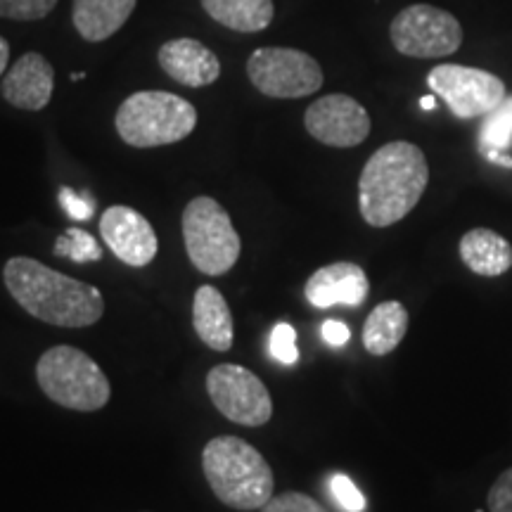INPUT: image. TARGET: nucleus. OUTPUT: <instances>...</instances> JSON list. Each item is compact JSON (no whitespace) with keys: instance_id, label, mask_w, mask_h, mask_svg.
I'll return each instance as SVG.
<instances>
[{"instance_id":"f257e3e1","label":"nucleus","mask_w":512,"mask_h":512,"mask_svg":"<svg viewBox=\"0 0 512 512\" xmlns=\"http://www.w3.org/2000/svg\"><path fill=\"white\" fill-rule=\"evenodd\" d=\"M3 283L29 316L55 328H88L105 313V297L98 287L69 278L31 256H12L3 268Z\"/></svg>"},{"instance_id":"f03ea898","label":"nucleus","mask_w":512,"mask_h":512,"mask_svg":"<svg viewBox=\"0 0 512 512\" xmlns=\"http://www.w3.org/2000/svg\"><path fill=\"white\" fill-rule=\"evenodd\" d=\"M430 164L425 152L408 140H394L373 152L358 178V209L373 228H389L406 219L425 195Z\"/></svg>"},{"instance_id":"7ed1b4c3","label":"nucleus","mask_w":512,"mask_h":512,"mask_svg":"<svg viewBox=\"0 0 512 512\" xmlns=\"http://www.w3.org/2000/svg\"><path fill=\"white\" fill-rule=\"evenodd\" d=\"M202 472L214 496L233 510H261L273 498L275 477L271 465L259 448L233 434L207 441L202 451Z\"/></svg>"},{"instance_id":"20e7f679","label":"nucleus","mask_w":512,"mask_h":512,"mask_svg":"<svg viewBox=\"0 0 512 512\" xmlns=\"http://www.w3.org/2000/svg\"><path fill=\"white\" fill-rule=\"evenodd\" d=\"M114 126L119 138L138 150L174 145L195 131L197 110L176 93L140 91L121 102Z\"/></svg>"},{"instance_id":"39448f33","label":"nucleus","mask_w":512,"mask_h":512,"mask_svg":"<svg viewBox=\"0 0 512 512\" xmlns=\"http://www.w3.org/2000/svg\"><path fill=\"white\" fill-rule=\"evenodd\" d=\"M36 382L57 406L95 413L112 399V387L102 368L86 351L60 344L50 347L36 363Z\"/></svg>"},{"instance_id":"423d86ee","label":"nucleus","mask_w":512,"mask_h":512,"mask_svg":"<svg viewBox=\"0 0 512 512\" xmlns=\"http://www.w3.org/2000/svg\"><path fill=\"white\" fill-rule=\"evenodd\" d=\"M183 242L190 264L204 275H226L242 252L240 233L214 197L200 195L183 209Z\"/></svg>"},{"instance_id":"0eeeda50","label":"nucleus","mask_w":512,"mask_h":512,"mask_svg":"<svg viewBox=\"0 0 512 512\" xmlns=\"http://www.w3.org/2000/svg\"><path fill=\"white\" fill-rule=\"evenodd\" d=\"M247 76L252 86L266 98L297 100L320 91L323 69L304 50L259 48L247 60Z\"/></svg>"},{"instance_id":"6e6552de","label":"nucleus","mask_w":512,"mask_h":512,"mask_svg":"<svg viewBox=\"0 0 512 512\" xmlns=\"http://www.w3.org/2000/svg\"><path fill=\"white\" fill-rule=\"evenodd\" d=\"M394 48L415 60H432L458 53L463 46V27L451 12L418 3L408 5L392 19L389 27Z\"/></svg>"},{"instance_id":"1a4fd4ad","label":"nucleus","mask_w":512,"mask_h":512,"mask_svg":"<svg viewBox=\"0 0 512 512\" xmlns=\"http://www.w3.org/2000/svg\"><path fill=\"white\" fill-rule=\"evenodd\" d=\"M207 394L223 418L242 427H261L273 418L266 384L238 363H221L207 373Z\"/></svg>"},{"instance_id":"9d476101","label":"nucleus","mask_w":512,"mask_h":512,"mask_svg":"<svg viewBox=\"0 0 512 512\" xmlns=\"http://www.w3.org/2000/svg\"><path fill=\"white\" fill-rule=\"evenodd\" d=\"M427 86L446 102L458 119L486 117L505 95V83L496 74L463 64H439L427 74Z\"/></svg>"},{"instance_id":"9b49d317","label":"nucleus","mask_w":512,"mask_h":512,"mask_svg":"<svg viewBox=\"0 0 512 512\" xmlns=\"http://www.w3.org/2000/svg\"><path fill=\"white\" fill-rule=\"evenodd\" d=\"M311 138L328 147H356L370 136V114L361 102L344 93L323 95L304 114Z\"/></svg>"},{"instance_id":"f8f14e48","label":"nucleus","mask_w":512,"mask_h":512,"mask_svg":"<svg viewBox=\"0 0 512 512\" xmlns=\"http://www.w3.org/2000/svg\"><path fill=\"white\" fill-rule=\"evenodd\" d=\"M100 235L110 252L131 268H145L155 261L159 252V240L152 223L124 204H114L102 214Z\"/></svg>"},{"instance_id":"ddd939ff","label":"nucleus","mask_w":512,"mask_h":512,"mask_svg":"<svg viewBox=\"0 0 512 512\" xmlns=\"http://www.w3.org/2000/svg\"><path fill=\"white\" fill-rule=\"evenodd\" d=\"M370 292L368 275L358 264L351 261H335V264L318 268L306 280V302L316 309H332V306H361Z\"/></svg>"},{"instance_id":"4468645a","label":"nucleus","mask_w":512,"mask_h":512,"mask_svg":"<svg viewBox=\"0 0 512 512\" xmlns=\"http://www.w3.org/2000/svg\"><path fill=\"white\" fill-rule=\"evenodd\" d=\"M3 98L24 112H41L55 91V69L41 53H24L3 76Z\"/></svg>"},{"instance_id":"2eb2a0df","label":"nucleus","mask_w":512,"mask_h":512,"mask_svg":"<svg viewBox=\"0 0 512 512\" xmlns=\"http://www.w3.org/2000/svg\"><path fill=\"white\" fill-rule=\"evenodd\" d=\"M159 67L166 76L188 88H204L219 81L221 62L214 50L195 38H174L159 48Z\"/></svg>"},{"instance_id":"dca6fc26","label":"nucleus","mask_w":512,"mask_h":512,"mask_svg":"<svg viewBox=\"0 0 512 512\" xmlns=\"http://www.w3.org/2000/svg\"><path fill=\"white\" fill-rule=\"evenodd\" d=\"M192 328L204 347L214 351H230L235 339L233 313L221 290L211 285L197 287L192 299Z\"/></svg>"},{"instance_id":"f3484780","label":"nucleus","mask_w":512,"mask_h":512,"mask_svg":"<svg viewBox=\"0 0 512 512\" xmlns=\"http://www.w3.org/2000/svg\"><path fill=\"white\" fill-rule=\"evenodd\" d=\"M460 259L472 273L498 278L512 268V245L491 228H472L460 238Z\"/></svg>"},{"instance_id":"a211bd4d","label":"nucleus","mask_w":512,"mask_h":512,"mask_svg":"<svg viewBox=\"0 0 512 512\" xmlns=\"http://www.w3.org/2000/svg\"><path fill=\"white\" fill-rule=\"evenodd\" d=\"M138 0H74L72 22L81 38L91 43L107 41L124 27Z\"/></svg>"},{"instance_id":"6ab92c4d","label":"nucleus","mask_w":512,"mask_h":512,"mask_svg":"<svg viewBox=\"0 0 512 512\" xmlns=\"http://www.w3.org/2000/svg\"><path fill=\"white\" fill-rule=\"evenodd\" d=\"M408 323L411 316L401 302L377 304L363 325V347L373 356L392 354L406 337Z\"/></svg>"},{"instance_id":"aec40b11","label":"nucleus","mask_w":512,"mask_h":512,"mask_svg":"<svg viewBox=\"0 0 512 512\" xmlns=\"http://www.w3.org/2000/svg\"><path fill=\"white\" fill-rule=\"evenodd\" d=\"M202 8L221 27L240 34L264 31L275 17L273 0H202Z\"/></svg>"},{"instance_id":"412c9836","label":"nucleus","mask_w":512,"mask_h":512,"mask_svg":"<svg viewBox=\"0 0 512 512\" xmlns=\"http://www.w3.org/2000/svg\"><path fill=\"white\" fill-rule=\"evenodd\" d=\"M512 145V95L505 98L494 112L486 114L479 136V150L486 152H503Z\"/></svg>"},{"instance_id":"4be33fe9","label":"nucleus","mask_w":512,"mask_h":512,"mask_svg":"<svg viewBox=\"0 0 512 512\" xmlns=\"http://www.w3.org/2000/svg\"><path fill=\"white\" fill-rule=\"evenodd\" d=\"M55 256L74 261V264H88V261L102 259V247L86 230L69 228L55 240Z\"/></svg>"},{"instance_id":"5701e85b","label":"nucleus","mask_w":512,"mask_h":512,"mask_svg":"<svg viewBox=\"0 0 512 512\" xmlns=\"http://www.w3.org/2000/svg\"><path fill=\"white\" fill-rule=\"evenodd\" d=\"M57 0H0V17L15 22H38L55 10Z\"/></svg>"},{"instance_id":"b1692460","label":"nucleus","mask_w":512,"mask_h":512,"mask_svg":"<svg viewBox=\"0 0 512 512\" xmlns=\"http://www.w3.org/2000/svg\"><path fill=\"white\" fill-rule=\"evenodd\" d=\"M271 354L283 366H294L299 361L297 332L290 323H278L271 332Z\"/></svg>"},{"instance_id":"393cba45","label":"nucleus","mask_w":512,"mask_h":512,"mask_svg":"<svg viewBox=\"0 0 512 512\" xmlns=\"http://www.w3.org/2000/svg\"><path fill=\"white\" fill-rule=\"evenodd\" d=\"M259 512H328L316 498L302 494V491H285L273 496Z\"/></svg>"},{"instance_id":"a878e982","label":"nucleus","mask_w":512,"mask_h":512,"mask_svg":"<svg viewBox=\"0 0 512 512\" xmlns=\"http://www.w3.org/2000/svg\"><path fill=\"white\" fill-rule=\"evenodd\" d=\"M330 489H332V496H335V501L347 512H363V508H366V498H363L361 491H358V486L351 482L347 475L332 477Z\"/></svg>"},{"instance_id":"bb28decb","label":"nucleus","mask_w":512,"mask_h":512,"mask_svg":"<svg viewBox=\"0 0 512 512\" xmlns=\"http://www.w3.org/2000/svg\"><path fill=\"white\" fill-rule=\"evenodd\" d=\"M489 510L491 512H512V467L501 472L489 489Z\"/></svg>"},{"instance_id":"cd10ccee","label":"nucleus","mask_w":512,"mask_h":512,"mask_svg":"<svg viewBox=\"0 0 512 512\" xmlns=\"http://www.w3.org/2000/svg\"><path fill=\"white\" fill-rule=\"evenodd\" d=\"M60 204H62V209L76 221H88L93 216V209H95V202L91 200V197L76 195V192L69 188L60 190Z\"/></svg>"},{"instance_id":"c85d7f7f","label":"nucleus","mask_w":512,"mask_h":512,"mask_svg":"<svg viewBox=\"0 0 512 512\" xmlns=\"http://www.w3.org/2000/svg\"><path fill=\"white\" fill-rule=\"evenodd\" d=\"M320 335H323L325 344H330V347H344L351 339V330L342 320H325L323 328H320Z\"/></svg>"},{"instance_id":"c756f323","label":"nucleus","mask_w":512,"mask_h":512,"mask_svg":"<svg viewBox=\"0 0 512 512\" xmlns=\"http://www.w3.org/2000/svg\"><path fill=\"white\" fill-rule=\"evenodd\" d=\"M8 62H10V43L0 36V76H3L5 69H8Z\"/></svg>"},{"instance_id":"7c9ffc66","label":"nucleus","mask_w":512,"mask_h":512,"mask_svg":"<svg viewBox=\"0 0 512 512\" xmlns=\"http://www.w3.org/2000/svg\"><path fill=\"white\" fill-rule=\"evenodd\" d=\"M486 159H489V162H494V164H498V166H505V169H512V157H508V155H503V152H486L484 155Z\"/></svg>"},{"instance_id":"2f4dec72","label":"nucleus","mask_w":512,"mask_h":512,"mask_svg":"<svg viewBox=\"0 0 512 512\" xmlns=\"http://www.w3.org/2000/svg\"><path fill=\"white\" fill-rule=\"evenodd\" d=\"M420 107H422V110H434V107H437V100H434V95H427V98H422Z\"/></svg>"}]
</instances>
